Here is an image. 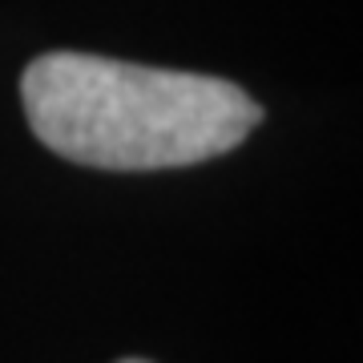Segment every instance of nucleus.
<instances>
[{"label":"nucleus","instance_id":"f257e3e1","mask_svg":"<svg viewBox=\"0 0 363 363\" xmlns=\"http://www.w3.org/2000/svg\"><path fill=\"white\" fill-rule=\"evenodd\" d=\"M28 125L52 154L93 169L198 166L242 145L262 109L222 77L89 52H45L21 77Z\"/></svg>","mask_w":363,"mask_h":363},{"label":"nucleus","instance_id":"f03ea898","mask_svg":"<svg viewBox=\"0 0 363 363\" xmlns=\"http://www.w3.org/2000/svg\"><path fill=\"white\" fill-rule=\"evenodd\" d=\"M121 363H145V359H121Z\"/></svg>","mask_w":363,"mask_h":363}]
</instances>
